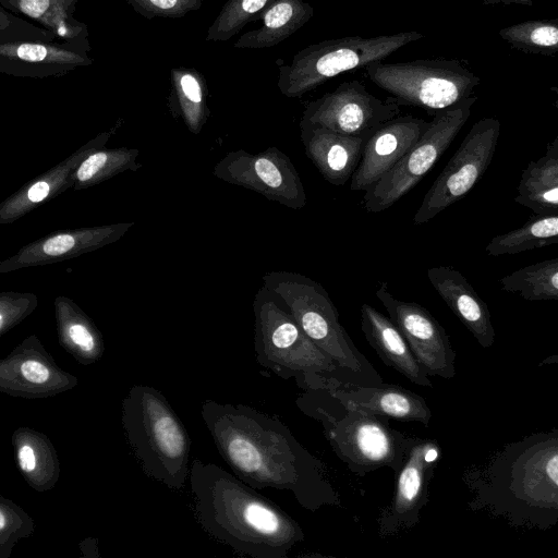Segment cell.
I'll return each instance as SVG.
<instances>
[{
    "label": "cell",
    "mask_w": 558,
    "mask_h": 558,
    "mask_svg": "<svg viewBox=\"0 0 558 558\" xmlns=\"http://www.w3.org/2000/svg\"><path fill=\"white\" fill-rule=\"evenodd\" d=\"M21 372L25 379L34 384L46 383L49 377L48 368L35 360L25 361L21 366Z\"/></svg>",
    "instance_id": "obj_34"
},
{
    "label": "cell",
    "mask_w": 558,
    "mask_h": 558,
    "mask_svg": "<svg viewBox=\"0 0 558 558\" xmlns=\"http://www.w3.org/2000/svg\"><path fill=\"white\" fill-rule=\"evenodd\" d=\"M295 403L322 424L335 454L352 473L364 476L381 468L398 472L410 436L392 428L388 417L349 408L320 389L304 390Z\"/></svg>",
    "instance_id": "obj_4"
},
{
    "label": "cell",
    "mask_w": 558,
    "mask_h": 558,
    "mask_svg": "<svg viewBox=\"0 0 558 558\" xmlns=\"http://www.w3.org/2000/svg\"><path fill=\"white\" fill-rule=\"evenodd\" d=\"M189 482L199 525L238 555L287 558L304 541L292 517L219 465L194 459Z\"/></svg>",
    "instance_id": "obj_3"
},
{
    "label": "cell",
    "mask_w": 558,
    "mask_h": 558,
    "mask_svg": "<svg viewBox=\"0 0 558 558\" xmlns=\"http://www.w3.org/2000/svg\"><path fill=\"white\" fill-rule=\"evenodd\" d=\"M75 244V241L70 234H59L47 240L43 245V251L47 255L58 256L70 251Z\"/></svg>",
    "instance_id": "obj_33"
},
{
    "label": "cell",
    "mask_w": 558,
    "mask_h": 558,
    "mask_svg": "<svg viewBox=\"0 0 558 558\" xmlns=\"http://www.w3.org/2000/svg\"><path fill=\"white\" fill-rule=\"evenodd\" d=\"M2 325V315L0 314V327Z\"/></svg>",
    "instance_id": "obj_39"
},
{
    "label": "cell",
    "mask_w": 558,
    "mask_h": 558,
    "mask_svg": "<svg viewBox=\"0 0 558 558\" xmlns=\"http://www.w3.org/2000/svg\"><path fill=\"white\" fill-rule=\"evenodd\" d=\"M22 39L58 40L51 32L8 11L0 4V41Z\"/></svg>",
    "instance_id": "obj_31"
},
{
    "label": "cell",
    "mask_w": 558,
    "mask_h": 558,
    "mask_svg": "<svg viewBox=\"0 0 558 558\" xmlns=\"http://www.w3.org/2000/svg\"><path fill=\"white\" fill-rule=\"evenodd\" d=\"M169 108L174 118L198 135L209 117L207 87L204 76L195 69L174 68L170 71Z\"/></svg>",
    "instance_id": "obj_25"
},
{
    "label": "cell",
    "mask_w": 558,
    "mask_h": 558,
    "mask_svg": "<svg viewBox=\"0 0 558 558\" xmlns=\"http://www.w3.org/2000/svg\"><path fill=\"white\" fill-rule=\"evenodd\" d=\"M254 351L257 363L303 390L323 377L351 383L348 375L302 330L284 304L262 287L253 301Z\"/></svg>",
    "instance_id": "obj_7"
},
{
    "label": "cell",
    "mask_w": 558,
    "mask_h": 558,
    "mask_svg": "<svg viewBox=\"0 0 558 558\" xmlns=\"http://www.w3.org/2000/svg\"><path fill=\"white\" fill-rule=\"evenodd\" d=\"M534 0H482V2L486 5L489 4H532Z\"/></svg>",
    "instance_id": "obj_37"
},
{
    "label": "cell",
    "mask_w": 558,
    "mask_h": 558,
    "mask_svg": "<svg viewBox=\"0 0 558 558\" xmlns=\"http://www.w3.org/2000/svg\"><path fill=\"white\" fill-rule=\"evenodd\" d=\"M81 0H0L8 11L29 19L51 32L60 41L87 44L89 32L85 23L74 17Z\"/></svg>",
    "instance_id": "obj_22"
},
{
    "label": "cell",
    "mask_w": 558,
    "mask_h": 558,
    "mask_svg": "<svg viewBox=\"0 0 558 558\" xmlns=\"http://www.w3.org/2000/svg\"><path fill=\"white\" fill-rule=\"evenodd\" d=\"M48 193L49 185L44 181H39L28 190L27 196L29 201L38 203L43 201L48 195Z\"/></svg>",
    "instance_id": "obj_36"
},
{
    "label": "cell",
    "mask_w": 558,
    "mask_h": 558,
    "mask_svg": "<svg viewBox=\"0 0 558 558\" xmlns=\"http://www.w3.org/2000/svg\"><path fill=\"white\" fill-rule=\"evenodd\" d=\"M20 466L25 472H32L36 468V457L33 448L24 445L19 450Z\"/></svg>",
    "instance_id": "obj_35"
},
{
    "label": "cell",
    "mask_w": 558,
    "mask_h": 558,
    "mask_svg": "<svg viewBox=\"0 0 558 558\" xmlns=\"http://www.w3.org/2000/svg\"><path fill=\"white\" fill-rule=\"evenodd\" d=\"M201 415L221 458L248 486L288 490L310 511L341 506L324 463L278 417L210 399L203 401Z\"/></svg>",
    "instance_id": "obj_1"
},
{
    "label": "cell",
    "mask_w": 558,
    "mask_h": 558,
    "mask_svg": "<svg viewBox=\"0 0 558 558\" xmlns=\"http://www.w3.org/2000/svg\"><path fill=\"white\" fill-rule=\"evenodd\" d=\"M375 295L427 374L452 379L457 374L456 351L430 312L415 302L395 298L386 282L379 284Z\"/></svg>",
    "instance_id": "obj_15"
},
{
    "label": "cell",
    "mask_w": 558,
    "mask_h": 558,
    "mask_svg": "<svg viewBox=\"0 0 558 558\" xmlns=\"http://www.w3.org/2000/svg\"><path fill=\"white\" fill-rule=\"evenodd\" d=\"M325 390L344 405L401 422L428 426L432 411L426 400L403 387L389 384L361 385L323 377L311 390Z\"/></svg>",
    "instance_id": "obj_17"
},
{
    "label": "cell",
    "mask_w": 558,
    "mask_h": 558,
    "mask_svg": "<svg viewBox=\"0 0 558 558\" xmlns=\"http://www.w3.org/2000/svg\"><path fill=\"white\" fill-rule=\"evenodd\" d=\"M361 329L366 341L387 366L415 385L433 387L429 375L389 317L364 303L361 306Z\"/></svg>",
    "instance_id": "obj_21"
},
{
    "label": "cell",
    "mask_w": 558,
    "mask_h": 558,
    "mask_svg": "<svg viewBox=\"0 0 558 558\" xmlns=\"http://www.w3.org/2000/svg\"><path fill=\"white\" fill-rule=\"evenodd\" d=\"M514 202L536 215L558 213V137L546 145L545 154L522 171Z\"/></svg>",
    "instance_id": "obj_23"
},
{
    "label": "cell",
    "mask_w": 558,
    "mask_h": 558,
    "mask_svg": "<svg viewBox=\"0 0 558 558\" xmlns=\"http://www.w3.org/2000/svg\"><path fill=\"white\" fill-rule=\"evenodd\" d=\"M69 337L84 352H93L96 348L94 336L84 325H72L69 328Z\"/></svg>",
    "instance_id": "obj_32"
},
{
    "label": "cell",
    "mask_w": 558,
    "mask_h": 558,
    "mask_svg": "<svg viewBox=\"0 0 558 558\" xmlns=\"http://www.w3.org/2000/svg\"><path fill=\"white\" fill-rule=\"evenodd\" d=\"M400 112V105L392 98L379 99L361 82L350 81L308 101L301 121L366 141L383 123Z\"/></svg>",
    "instance_id": "obj_14"
},
{
    "label": "cell",
    "mask_w": 558,
    "mask_h": 558,
    "mask_svg": "<svg viewBox=\"0 0 558 558\" xmlns=\"http://www.w3.org/2000/svg\"><path fill=\"white\" fill-rule=\"evenodd\" d=\"M314 15V8L303 0H276L258 20L262 25L241 35L235 48L263 49L274 47L304 26Z\"/></svg>",
    "instance_id": "obj_24"
},
{
    "label": "cell",
    "mask_w": 558,
    "mask_h": 558,
    "mask_svg": "<svg viewBox=\"0 0 558 558\" xmlns=\"http://www.w3.org/2000/svg\"><path fill=\"white\" fill-rule=\"evenodd\" d=\"M90 43L22 39L0 41V74L45 78L94 63Z\"/></svg>",
    "instance_id": "obj_16"
},
{
    "label": "cell",
    "mask_w": 558,
    "mask_h": 558,
    "mask_svg": "<svg viewBox=\"0 0 558 558\" xmlns=\"http://www.w3.org/2000/svg\"><path fill=\"white\" fill-rule=\"evenodd\" d=\"M213 174L292 209L306 205L305 189L292 160L274 146L257 154L229 151L215 165Z\"/></svg>",
    "instance_id": "obj_13"
},
{
    "label": "cell",
    "mask_w": 558,
    "mask_h": 558,
    "mask_svg": "<svg viewBox=\"0 0 558 558\" xmlns=\"http://www.w3.org/2000/svg\"><path fill=\"white\" fill-rule=\"evenodd\" d=\"M499 36L512 48L526 53L555 56L558 51V21L533 20L504 27Z\"/></svg>",
    "instance_id": "obj_28"
},
{
    "label": "cell",
    "mask_w": 558,
    "mask_h": 558,
    "mask_svg": "<svg viewBox=\"0 0 558 558\" xmlns=\"http://www.w3.org/2000/svg\"><path fill=\"white\" fill-rule=\"evenodd\" d=\"M558 243V216L536 215L522 227L494 236L486 245L488 255L498 257L542 248Z\"/></svg>",
    "instance_id": "obj_26"
},
{
    "label": "cell",
    "mask_w": 558,
    "mask_h": 558,
    "mask_svg": "<svg viewBox=\"0 0 558 558\" xmlns=\"http://www.w3.org/2000/svg\"><path fill=\"white\" fill-rule=\"evenodd\" d=\"M305 155L322 177L335 186L344 185L362 157L365 141L300 121Z\"/></svg>",
    "instance_id": "obj_19"
},
{
    "label": "cell",
    "mask_w": 558,
    "mask_h": 558,
    "mask_svg": "<svg viewBox=\"0 0 558 558\" xmlns=\"http://www.w3.org/2000/svg\"><path fill=\"white\" fill-rule=\"evenodd\" d=\"M123 422L144 473L181 490L190 472L191 439L166 397L154 387L133 386L124 400Z\"/></svg>",
    "instance_id": "obj_5"
},
{
    "label": "cell",
    "mask_w": 558,
    "mask_h": 558,
    "mask_svg": "<svg viewBox=\"0 0 558 558\" xmlns=\"http://www.w3.org/2000/svg\"><path fill=\"white\" fill-rule=\"evenodd\" d=\"M440 453L436 439L409 437L404 459L395 474L392 497L377 519L380 537L396 536L420 523Z\"/></svg>",
    "instance_id": "obj_12"
},
{
    "label": "cell",
    "mask_w": 558,
    "mask_h": 558,
    "mask_svg": "<svg viewBox=\"0 0 558 558\" xmlns=\"http://www.w3.org/2000/svg\"><path fill=\"white\" fill-rule=\"evenodd\" d=\"M504 291L526 301H558V257L522 267L499 279Z\"/></svg>",
    "instance_id": "obj_27"
},
{
    "label": "cell",
    "mask_w": 558,
    "mask_h": 558,
    "mask_svg": "<svg viewBox=\"0 0 558 558\" xmlns=\"http://www.w3.org/2000/svg\"><path fill=\"white\" fill-rule=\"evenodd\" d=\"M500 135V122L484 118L475 122L442 171L426 192L414 225L428 222L464 198L488 169Z\"/></svg>",
    "instance_id": "obj_11"
},
{
    "label": "cell",
    "mask_w": 558,
    "mask_h": 558,
    "mask_svg": "<svg viewBox=\"0 0 558 558\" xmlns=\"http://www.w3.org/2000/svg\"><path fill=\"white\" fill-rule=\"evenodd\" d=\"M368 78L393 96L399 105L429 112L448 109L473 95L480 77L458 60L420 59L407 62H373Z\"/></svg>",
    "instance_id": "obj_9"
},
{
    "label": "cell",
    "mask_w": 558,
    "mask_h": 558,
    "mask_svg": "<svg viewBox=\"0 0 558 558\" xmlns=\"http://www.w3.org/2000/svg\"><path fill=\"white\" fill-rule=\"evenodd\" d=\"M4 525H5V518H4V514L0 511V530H2Z\"/></svg>",
    "instance_id": "obj_38"
},
{
    "label": "cell",
    "mask_w": 558,
    "mask_h": 558,
    "mask_svg": "<svg viewBox=\"0 0 558 558\" xmlns=\"http://www.w3.org/2000/svg\"><path fill=\"white\" fill-rule=\"evenodd\" d=\"M204 0H126L141 16L151 20L179 19L201 9Z\"/></svg>",
    "instance_id": "obj_30"
},
{
    "label": "cell",
    "mask_w": 558,
    "mask_h": 558,
    "mask_svg": "<svg viewBox=\"0 0 558 558\" xmlns=\"http://www.w3.org/2000/svg\"><path fill=\"white\" fill-rule=\"evenodd\" d=\"M263 287L284 304L305 335L348 375L351 383L380 385L383 378L354 345L324 287L292 271H268Z\"/></svg>",
    "instance_id": "obj_6"
},
{
    "label": "cell",
    "mask_w": 558,
    "mask_h": 558,
    "mask_svg": "<svg viewBox=\"0 0 558 558\" xmlns=\"http://www.w3.org/2000/svg\"><path fill=\"white\" fill-rule=\"evenodd\" d=\"M462 480L472 511L515 527L549 530L558 523V428L505 445Z\"/></svg>",
    "instance_id": "obj_2"
},
{
    "label": "cell",
    "mask_w": 558,
    "mask_h": 558,
    "mask_svg": "<svg viewBox=\"0 0 558 558\" xmlns=\"http://www.w3.org/2000/svg\"><path fill=\"white\" fill-rule=\"evenodd\" d=\"M427 126V121L413 116H398L383 123L365 141L350 189L368 190L416 143Z\"/></svg>",
    "instance_id": "obj_18"
},
{
    "label": "cell",
    "mask_w": 558,
    "mask_h": 558,
    "mask_svg": "<svg viewBox=\"0 0 558 558\" xmlns=\"http://www.w3.org/2000/svg\"><path fill=\"white\" fill-rule=\"evenodd\" d=\"M424 35L418 32L347 36L312 44L279 66L278 88L288 98H300L340 73L379 62Z\"/></svg>",
    "instance_id": "obj_8"
},
{
    "label": "cell",
    "mask_w": 558,
    "mask_h": 558,
    "mask_svg": "<svg viewBox=\"0 0 558 558\" xmlns=\"http://www.w3.org/2000/svg\"><path fill=\"white\" fill-rule=\"evenodd\" d=\"M427 279L478 344L490 348L496 333L489 308L464 275L450 266H436L427 269Z\"/></svg>",
    "instance_id": "obj_20"
},
{
    "label": "cell",
    "mask_w": 558,
    "mask_h": 558,
    "mask_svg": "<svg viewBox=\"0 0 558 558\" xmlns=\"http://www.w3.org/2000/svg\"><path fill=\"white\" fill-rule=\"evenodd\" d=\"M276 0H228L209 26L206 41H227L250 22L259 19Z\"/></svg>",
    "instance_id": "obj_29"
},
{
    "label": "cell",
    "mask_w": 558,
    "mask_h": 558,
    "mask_svg": "<svg viewBox=\"0 0 558 558\" xmlns=\"http://www.w3.org/2000/svg\"><path fill=\"white\" fill-rule=\"evenodd\" d=\"M477 100L470 96L459 104L434 113L428 126L400 160L368 190L363 207L377 214L397 203L430 171L469 120Z\"/></svg>",
    "instance_id": "obj_10"
}]
</instances>
